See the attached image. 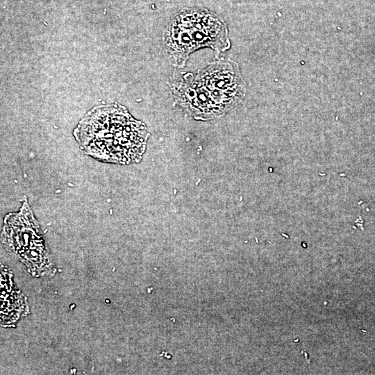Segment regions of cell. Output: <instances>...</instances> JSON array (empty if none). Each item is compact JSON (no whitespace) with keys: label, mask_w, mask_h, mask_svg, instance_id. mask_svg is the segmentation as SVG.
Instances as JSON below:
<instances>
[{"label":"cell","mask_w":375,"mask_h":375,"mask_svg":"<svg viewBox=\"0 0 375 375\" xmlns=\"http://www.w3.org/2000/svg\"><path fill=\"white\" fill-rule=\"evenodd\" d=\"M4 233L10 246L21 256L26 258L44 256L42 238L26 201L18 213L6 217Z\"/></svg>","instance_id":"cell-4"},{"label":"cell","mask_w":375,"mask_h":375,"mask_svg":"<svg viewBox=\"0 0 375 375\" xmlns=\"http://www.w3.org/2000/svg\"><path fill=\"white\" fill-rule=\"evenodd\" d=\"M74 135L86 154L104 162L129 164L140 160L149 133L124 107L112 104L90 110Z\"/></svg>","instance_id":"cell-1"},{"label":"cell","mask_w":375,"mask_h":375,"mask_svg":"<svg viewBox=\"0 0 375 375\" xmlns=\"http://www.w3.org/2000/svg\"><path fill=\"white\" fill-rule=\"evenodd\" d=\"M164 44L171 63L183 67L194 51L210 47L218 53L231 47L226 24L214 14L201 10L179 13L164 33Z\"/></svg>","instance_id":"cell-3"},{"label":"cell","mask_w":375,"mask_h":375,"mask_svg":"<svg viewBox=\"0 0 375 375\" xmlns=\"http://www.w3.org/2000/svg\"><path fill=\"white\" fill-rule=\"evenodd\" d=\"M176 101L196 119L220 116L241 101L245 87L238 65L230 60L210 63L196 74L186 73L173 84Z\"/></svg>","instance_id":"cell-2"}]
</instances>
